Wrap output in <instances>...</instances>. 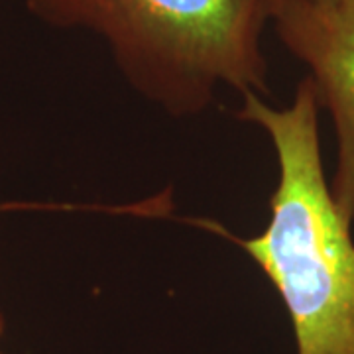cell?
<instances>
[{"mask_svg": "<svg viewBox=\"0 0 354 354\" xmlns=\"http://www.w3.org/2000/svg\"><path fill=\"white\" fill-rule=\"evenodd\" d=\"M319 101L309 77L288 106L242 95L236 118L262 128L278 160L270 221L250 239L228 234L264 272L288 311L295 354H354V241L323 169Z\"/></svg>", "mask_w": 354, "mask_h": 354, "instance_id": "cell-1", "label": "cell"}, {"mask_svg": "<svg viewBox=\"0 0 354 354\" xmlns=\"http://www.w3.org/2000/svg\"><path fill=\"white\" fill-rule=\"evenodd\" d=\"M4 329H6V321H4V315L0 313V339H2V335H4ZM0 354H4L0 351Z\"/></svg>", "mask_w": 354, "mask_h": 354, "instance_id": "cell-4", "label": "cell"}, {"mask_svg": "<svg viewBox=\"0 0 354 354\" xmlns=\"http://www.w3.org/2000/svg\"><path fill=\"white\" fill-rule=\"evenodd\" d=\"M281 0H26L57 30L106 44L127 83L164 113L185 118L216 91L268 93L264 32Z\"/></svg>", "mask_w": 354, "mask_h": 354, "instance_id": "cell-2", "label": "cell"}, {"mask_svg": "<svg viewBox=\"0 0 354 354\" xmlns=\"http://www.w3.org/2000/svg\"><path fill=\"white\" fill-rule=\"evenodd\" d=\"M279 41L313 81L337 140L329 181L337 211L354 225V0H281L272 20Z\"/></svg>", "mask_w": 354, "mask_h": 354, "instance_id": "cell-3", "label": "cell"}]
</instances>
